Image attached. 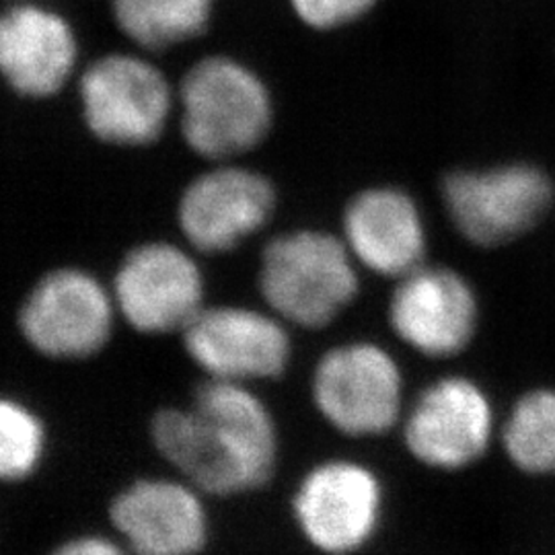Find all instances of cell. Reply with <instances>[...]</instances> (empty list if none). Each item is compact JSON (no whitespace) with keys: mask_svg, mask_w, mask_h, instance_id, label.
Instances as JSON below:
<instances>
[{"mask_svg":"<svg viewBox=\"0 0 555 555\" xmlns=\"http://www.w3.org/2000/svg\"><path fill=\"white\" fill-rule=\"evenodd\" d=\"M151 442L165 463L206 496L251 494L270 483L280 430L254 385L206 378L188 405L151 420Z\"/></svg>","mask_w":555,"mask_h":555,"instance_id":"obj_1","label":"cell"},{"mask_svg":"<svg viewBox=\"0 0 555 555\" xmlns=\"http://www.w3.org/2000/svg\"><path fill=\"white\" fill-rule=\"evenodd\" d=\"M358 270L344 238L319 229L288 231L261 251L259 295L291 327L323 330L357 300Z\"/></svg>","mask_w":555,"mask_h":555,"instance_id":"obj_2","label":"cell"},{"mask_svg":"<svg viewBox=\"0 0 555 555\" xmlns=\"http://www.w3.org/2000/svg\"><path fill=\"white\" fill-rule=\"evenodd\" d=\"M181 134L204 159H237L259 146L274 124L266 80L233 56L198 60L179 85Z\"/></svg>","mask_w":555,"mask_h":555,"instance_id":"obj_3","label":"cell"},{"mask_svg":"<svg viewBox=\"0 0 555 555\" xmlns=\"http://www.w3.org/2000/svg\"><path fill=\"white\" fill-rule=\"evenodd\" d=\"M440 194L456 233L486 249L527 237L555 206L554 181L529 160L461 167L442 179Z\"/></svg>","mask_w":555,"mask_h":555,"instance_id":"obj_4","label":"cell"},{"mask_svg":"<svg viewBox=\"0 0 555 555\" xmlns=\"http://www.w3.org/2000/svg\"><path fill=\"white\" fill-rule=\"evenodd\" d=\"M403 373L393 354L373 339L325 350L311 375L319 416L348 438H377L403 420Z\"/></svg>","mask_w":555,"mask_h":555,"instance_id":"obj_5","label":"cell"},{"mask_svg":"<svg viewBox=\"0 0 555 555\" xmlns=\"http://www.w3.org/2000/svg\"><path fill=\"white\" fill-rule=\"evenodd\" d=\"M119 318L114 293L89 270L62 266L27 291L17 311L23 341L40 357L80 362L112 341Z\"/></svg>","mask_w":555,"mask_h":555,"instance_id":"obj_6","label":"cell"},{"mask_svg":"<svg viewBox=\"0 0 555 555\" xmlns=\"http://www.w3.org/2000/svg\"><path fill=\"white\" fill-rule=\"evenodd\" d=\"M385 504V483L371 465L336 456L319 461L300 477L291 511L311 550L357 555L377 539Z\"/></svg>","mask_w":555,"mask_h":555,"instance_id":"obj_7","label":"cell"},{"mask_svg":"<svg viewBox=\"0 0 555 555\" xmlns=\"http://www.w3.org/2000/svg\"><path fill=\"white\" fill-rule=\"evenodd\" d=\"M79 101L87 130L121 149L157 142L176 105L159 66L132 52H112L91 62L80 75Z\"/></svg>","mask_w":555,"mask_h":555,"instance_id":"obj_8","label":"cell"},{"mask_svg":"<svg viewBox=\"0 0 555 555\" xmlns=\"http://www.w3.org/2000/svg\"><path fill=\"white\" fill-rule=\"evenodd\" d=\"M181 337L185 354L215 380L241 385L278 380L293 360L291 325L270 309L204 307Z\"/></svg>","mask_w":555,"mask_h":555,"instance_id":"obj_9","label":"cell"},{"mask_svg":"<svg viewBox=\"0 0 555 555\" xmlns=\"http://www.w3.org/2000/svg\"><path fill=\"white\" fill-rule=\"evenodd\" d=\"M119 319L144 336L181 334L206 307L196 258L169 241H146L119 259L112 284Z\"/></svg>","mask_w":555,"mask_h":555,"instance_id":"obj_10","label":"cell"},{"mask_svg":"<svg viewBox=\"0 0 555 555\" xmlns=\"http://www.w3.org/2000/svg\"><path fill=\"white\" fill-rule=\"evenodd\" d=\"M401 435L408 453L428 469L472 467L486 455L494 437L490 397L474 378H437L403 414Z\"/></svg>","mask_w":555,"mask_h":555,"instance_id":"obj_11","label":"cell"},{"mask_svg":"<svg viewBox=\"0 0 555 555\" xmlns=\"http://www.w3.org/2000/svg\"><path fill=\"white\" fill-rule=\"evenodd\" d=\"M276 206L272 179L224 160L185 185L178 202V227L192 249L220 256L258 235Z\"/></svg>","mask_w":555,"mask_h":555,"instance_id":"obj_12","label":"cell"},{"mask_svg":"<svg viewBox=\"0 0 555 555\" xmlns=\"http://www.w3.org/2000/svg\"><path fill=\"white\" fill-rule=\"evenodd\" d=\"M204 492L183 477H140L109 502V525L132 555H199L212 525Z\"/></svg>","mask_w":555,"mask_h":555,"instance_id":"obj_13","label":"cell"},{"mask_svg":"<svg viewBox=\"0 0 555 555\" xmlns=\"http://www.w3.org/2000/svg\"><path fill=\"white\" fill-rule=\"evenodd\" d=\"M387 321L397 339L417 354L456 357L476 337V288L453 268L422 263L397 280L387 305Z\"/></svg>","mask_w":555,"mask_h":555,"instance_id":"obj_14","label":"cell"},{"mask_svg":"<svg viewBox=\"0 0 555 555\" xmlns=\"http://www.w3.org/2000/svg\"><path fill=\"white\" fill-rule=\"evenodd\" d=\"M341 238L360 268L399 278L426 263L428 229L416 198L396 185L358 192L344 208Z\"/></svg>","mask_w":555,"mask_h":555,"instance_id":"obj_15","label":"cell"},{"mask_svg":"<svg viewBox=\"0 0 555 555\" xmlns=\"http://www.w3.org/2000/svg\"><path fill=\"white\" fill-rule=\"evenodd\" d=\"M79 64V41L59 11L20 2L0 21V68L7 85L25 100H50Z\"/></svg>","mask_w":555,"mask_h":555,"instance_id":"obj_16","label":"cell"},{"mask_svg":"<svg viewBox=\"0 0 555 555\" xmlns=\"http://www.w3.org/2000/svg\"><path fill=\"white\" fill-rule=\"evenodd\" d=\"M119 31L142 50L160 52L202 36L215 13V0H114Z\"/></svg>","mask_w":555,"mask_h":555,"instance_id":"obj_17","label":"cell"},{"mask_svg":"<svg viewBox=\"0 0 555 555\" xmlns=\"http://www.w3.org/2000/svg\"><path fill=\"white\" fill-rule=\"evenodd\" d=\"M502 444L520 472L555 477V389H535L516 401Z\"/></svg>","mask_w":555,"mask_h":555,"instance_id":"obj_18","label":"cell"},{"mask_svg":"<svg viewBox=\"0 0 555 555\" xmlns=\"http://www.w3.org/2000/svg\"><path fill=\"white\" fill-rule=\"evenodd\" d=\"M48 453L43 417L20 397L0 401V476L23 483L40 472Z\"/></svg>","mask_w":555,"mask_h":555,"instance_id":"obj_19","label":"cell"},{"mask_svg":"<svg viewBox=\"0 0 555 555\" xmlns=\"http://www.w3.org/2000/svg\"><path fill=\"white\" fill-rule=\"evenodd\" d=\"M297 20L315 31H336L369 15L378 0H288Z\"/></svg>","mask_w":555,"mask_h":555,"instance_id":"obj_20","label":"cell"},{"mask_svg":"<svg viewBox=\"0 0 555 555\" xmlns=\"http://www.w3.org/2000/svg\"><path fill=\"white\" fill-rule=\"evenodd\" d=\"M50 555H132L121 541L98 533L68 537L56 545Z\"/></svg>","mask_w":555,"mask_h":555,"instance_id":"obj_21","label":"cell"}]
</instances>
